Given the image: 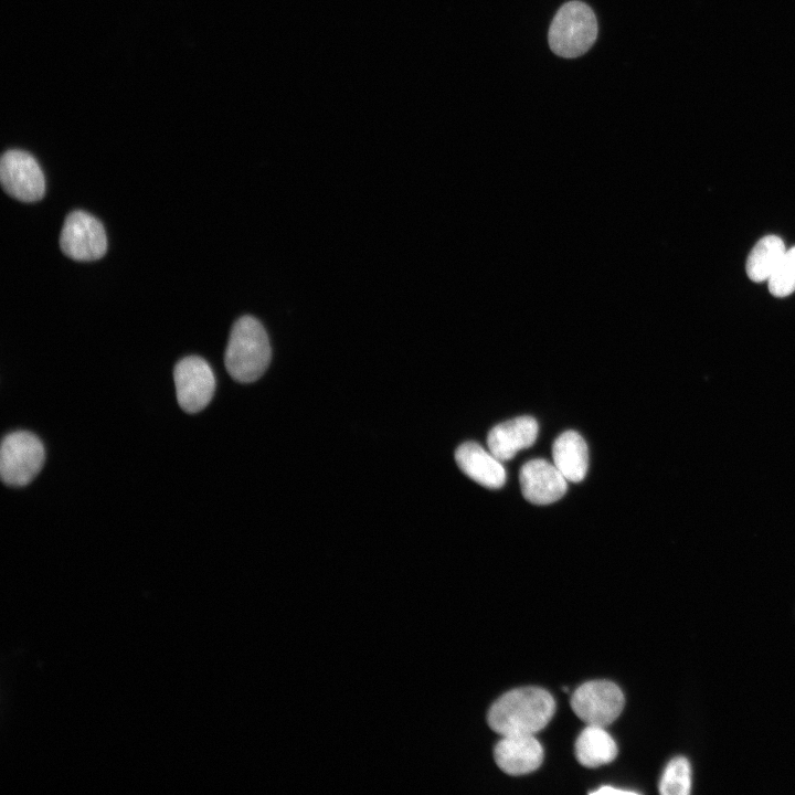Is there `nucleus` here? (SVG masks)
<instances>
[{
    "instance_id": "1",
    "label": "nucleus",
    "mask_w": 795,
    "mask_h": 795,
    "mask_svg": "<svg viewBox=\"0 0 795 795\" xmlns=\"http://www.w3.org/2000/svg\"><path fill=\"white\" fill-rule=\"evenodd\" d=\"M555 702L543 688L522 687L499 697L490 707L487 721L492 731L502 735L534 734L552 719Z\"/></svg>"
},
{
    "instance_id": "2",
    "label": "nucleus",
    "mask_w": 795,
    "mask_h": 795,
    "mask_svg": "<svg viewBox=\"0 0 795 795\" xmlns=\"http://www.w3.org/2000/svg\"><path fill=\"white\" fill-rule=\"evenodd\" d=\"M272 357L267 333L252 316L239 318L231 330L224 354L229 374L237 382L251 383L266 371Z\"/></svg>"
},
{
    "instance_id": "3",
    "label": "nucleus",
    "mask_w": 795,
    "mask_h": 795,
    "mask_svg": "<svg viewBox=\"0 0 795 795\" xmlns=\"http://www.w3.org/2000/svg\"><path fill=\"white\" fill-rule=\"evenodd\" d=\"M597 36V21L592 9L573 0L564 3L549 29V44L554 54L573 59L587 52Z\"/></svg>"
},
{
    "instance_id": "4",
    "label": "nucleus",
    "mask_w": 795,
    "mask_h": 795,
    "mask_svg": "<svg viewBox=\"0 0 795 795\" xmlns=\"http://www.w3.org/2000/svg\"><path fill=\"white\" fill-rule=\"evenodd\" d=\"M44 446L33 433L15 431L7 434L0 447V477L12 487L28 485L44 464Z\"/></svg>"
},
{
    "instance_id": "5",
    "label": "nucleus",
    "mask_w": 795,
    "mask_h": 795,
    "mask_svg": "<svg viewBox=\"0 0 795 795\" xmlns=\"http://www.w3.org/2000/svg\"><path fill=\"white\" fill-rule=\"evenodd\" d=\"M570 703L583 722L606 728L622 713L625 698L616 683L608 680H592L574 690Z\"/></svg>"
},
{
    "instance_id": "6",
    "label": "nucleus",
    "mask_w": 795,
    "mask_h": 795,
    "mask_svg": "<svg viewBox=\"0 0 795 795\" xmlns=\"http://www.w3.org/2000/svg\"><path fill=\"white\" fill-rule=\"evenodd\" d=\"M60 247L75 261H95L107 251V237L100 221L84 211L71 212L63 224Z\"/></svg>"
},
{
    "instance_id": "7",
    "label": "nucleus",
    "mask_w": 795,
    "mask_h": 795,
    "mask_svg": "<svg viewBox=\"0 0 795 795\" xmlns=\"http://www.w3.org/2000/svg\"><path fill=\"white\" fill-rule=\"evenodd\" d=\"M173 380L178 403L189 414L202 411L213 398L214 373L201 357L188 356L178 361Z\"/></svg>"
},
{
    "instance_id": "8",
    "label": "nucleus",
    "mask_w": 795,
    "mask_h": 795,
    "mask_svg": "<svg viewBox=\"0 0 795 795\" xmlns=\"http://www.w3.org/2000/svg\"><path fill=\"white\" fill-rule=\"evenodd\" d=\"M0 181L3 190L22 202L43 198L45 179L38 161L29 152L11 149L0 160Z\"/></svg>"
},
{
    "instance_id": "9",
    "label": "nucleus",
    "mask_w": 795,
    "mask_h": 795,
    "mask_svg": "<svg viewBox=\"0 0 795 795\" xmlns=\"http://www.w3.org/2000/svg\"><path fill=\"white\" fill-rule=\"evenodd\" d=\"M523 497L534 505H549L564 496L566 478L545 459L536 458L522 465L519 471Z\"/></svg>"
},
{
    "instance_id": "10",
    "label": "nucleus",
    "mask_w": 795,
    "mask_h": 795,
    "mask_svg": "<svg viewBox=\"0 0 795 795\" xmlns=\"http://www.w3.org/2000/svg\"><path fill=\"white\" fill-rule=\"evenodd\" d=\"M543 756V748L534 734L502 735L494 749L496 764L509 775L536 771L542 764Z\"/></svg>"
},
{
    "instance_id": "11",
    "label": "nucleus",
    "mask_w": 795,
    "mask_h": 795,
    "mask_svg": "<svg viewBox=\"0 0 795 795\" xmlns=\"http://www.w3.org/2000/svg\"><path fill=\"white\" fill-rule=\"evenodd\" d=\"M537 436V421L531 416H519L494 426L487 435V445L496 458L505 462L518 451L532 446Z\"/></svg>"
},
{
    "instance_id": "12",
    "label": "nucleus",
    "mask_w": 795,
    "mask_h": 795,
    "mask_svg": "<svg viewBox=\"0 0 795 795\" xmlns=\"http://www.w3.org/2000/svg\"><path fill=\"white\" fill-rule=\"evenodd\" d=\"M459 469L468 477L490 489L506 483V470L500 460L475 442H465L455 452Z\"/></svg>"
},
{
    "instance_id": "13",
    "label": "nucleus",
    "mask_w": 795,
    "mask_h": 795,
    "mask_svg": "<svg viewBox=\"0 0 795 795\" xmlns=\"http://www.w3.org/2000/svg\"><path fill=\"white\" fill-rule=\"evenodd\" d=\"M552 457L566 480L579 483L585 477L589 465L587 445L577 432H563L552 445Z\"/></svg>"
},
{
    "instance_id": "14",
    "label": "nucleus",
    "mask_w": 795,
    "mask_h": 795,
    "mask_svg": "<svg viewBox=\"0 0 795 795\" xmlns=\"http://www.w3.org/2000/svg\"><path fill=\"white\" fill-rule=\"evenodd\" d=\"M577 761L586 767H597L614 761L617 745L603 727L586 725L579 734L575 745Z\"/></svg>"
},
{
    "instance_id": "15",
    "label": "nucleus",
    "mask_w": 795,
    "mask_h": 795,
    "mask_svg": "<svg viewBox=\"0 0 795 795\" xmlns=\"http://www.w3.org/2000/svg\"><path fill=\"white\" fill-rule=\"evenodd\" d=\"M785 252L786 247L781 237L766 235L760 239L746 261L749 278L755 283L767 282Z\"/></svg>"
},
{
    "instance_id": "16",
    "label": "nucleus",
    "mask_w": 795,
    "mask_h": 795,
    "mask_svg": "<svg viewBox=\"0 0 795 795\" xmlns=\"http://www.w3.org/2000/svg\"><path fill=\"white\" fill-rule=\"evenodd\" d=\"M692 786V771L687 757L678 755L666 765L660 781L659 793L662 795H687Z\"/></svg>"
},
{
    "instance_id": "17",
    "label": "nucleus",
    "mask_w": 795,
    "mask_h": 795,
    "mask_svg": "<svg viewBox=\"0 0 795 795\" xmlns=\"http://www.w3.org/2000/svg\"><path fill=\"white\" fill-rule=\"evenodd\" d=\"M770 293L786 297L795 292V246L786 250L777 267L767 280Z\"/></svg>"
},
{
    "instance_id": "18",
    "label": "nucleus",
    "mask_w": 795,
    "mask_h": 795,
    "mask_svg": "<svg viewBox=\"0 0 795 795\" xmlns=\"http://www.w3.org/2000/svg\"><path fill=\"white\" fill-rule=\"evenodd\" d=\"M592 793H593V794H611V793H616V794H619V793H623V794H635L634 791L618 789V788H613V787H608V786H604V787L598 788V789H596V791H594V792H592Z\"/></svg>"
}]
</instances>
